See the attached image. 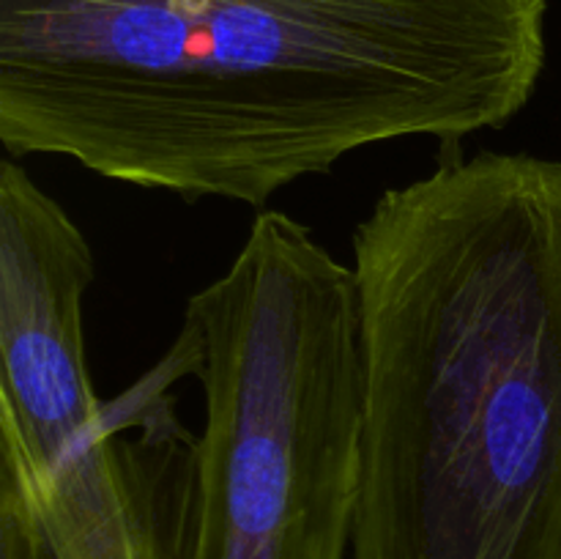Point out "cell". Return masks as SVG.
<instances>
[{
  "label": "cell",
  "mask_w": 561,
  "mask_h": 559,
  "mask_svg": "<svg viewBox=\"0 0 561 559\" xmlns=\"http://www.w3.org/2000/svg\"><path fill=\"white\" fill-rule=\"evenodd\" d=\"M206 420L190 559H351L362 488L354 266L261 208L222 274L190 296Z\"/></svg>",
  "instance_id": "3"
},
{
  "label": "cell",
  "mask_w": 561,
  "mask_h": 559,
  "mask_svg": "<svg viewBox=\"0 0 561 559\" xmlns=\"http://www.w3.org/2000/svg\"><path fill=\"white\" fill-rule=\"evenodd\" d=\"M93 250L16 157L0 162V488L53 559H190L197 436L175 384L195 345L179 329L118 398L93 387L85 294Z\"/></svg>",
  "instance_id": "4"
},
{
  "label": "cell",
  "mask_w": 561,
  "mask_h": 559,
  "mask_svg": "<svg viewBox=\"0 0 561 559\" xmlns=\"http://www.w3.org/2000/svg\"><path fill=\"white\" fill-rule=\"evenodd\" d=\"M351 250V559H561V162L444 148Z\"/></svg>",
  "instance_id": "2"
},
{
  "label": "cell",
  "mask_w": 561,
  "mask_h": 559,
  "mask_svg": "<svg viewBox=\"0 0 561 559\" xmlns=\"http://www.w3.org/2000/svg\"><path fill=\"white\" fill-rule=\"evenodd\" d=\"M0 559H53L25 504L0 491Z\"/></svg>",
  "instance_id": "5"
},
{
  "label": "cell",
  "mask_w": 561,
  "mask_h": 559,
  "mask_svg": "<svg viewBox=\"0 0 561 559\" xmlns=\"http://www.w3.org/2000/svg\"><path fill=\"white\" fill-rule=\"evenodd\" d=\"M548 0H0V142L263 208L365 148L504 129Z\"/></svg>",
  "instance_id": "1"
}]
</instances>
